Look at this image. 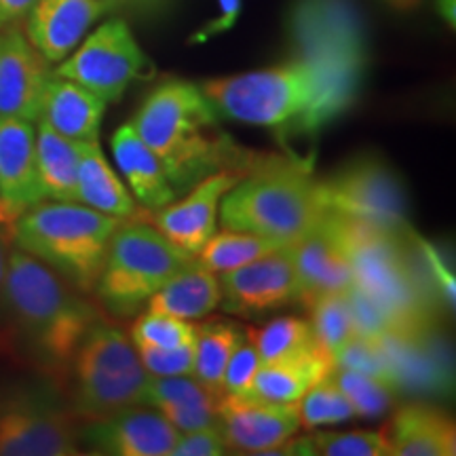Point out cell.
<instances>
[{
	"instance_id": "d6986e66",
	"label": "cell",
	"mask_w": 456,
	"mask_h": 456,
	"mask_svg": "<svg viewBox=\"0 0 456 456\" xmlns=\"http://www.w3.org/2000/svg\"><path fill=\"white\" fill-rule=\"evenodd\" d=\"M108 9V0H37L26 15V37L49 64H60Z\"/></svg>"
},
{
	"instance_id": "836d02e7",
	"label": "cell",
	"mask_w": 456,
	"mask_h": 456,
	"mask_svg": "<svg viewBox=\"0 0 456 456\" xmlns=\"http://www.w3.org/2000/svg\"><path fill=\"white\" fill-rule=\"evenodd\" d=\"M262 362L294 355L317 342L309 322L298 317H277L260 330H248Z\"/></svg>"
},
{
	"instance_id": "484cf974",
	"label": "cell",
	"mask_w": 456,
	"mask_h": 456,
	"mask_svg": "<svg viewBox=\"0 0 456 456\" xmlns=\"http://www.w3.org/2000/svg\"><path fill=\"white\" fill-rule=\"evenodd\" d=\"M222 288L216 273L188 260L146 302V311L178 319H201L220 306Z\"/></svg>"
},
{
	"instance_id": "7bdbcfd3",
	"label": "cell",
	"mask_w": 456,
	"mask_h": 456,
	"mask_svg": "<svg viewBox=\"0 0 456 456\" xmlns=\"http://www.w3.org/2000/svg\"><path fill=\"white\" fill-rule=\"evenodd\" d=\"M37 0H0V30L15 26L17 21L24 20L30 13Z\"/></svg>"
},
{
	"instance_id": "5b68a950",
	"label": "cell",
	"mask_w": 456,
	"mask_h": 456,
	"mask_svg": "<svg viewBox=\"0 0 456 456\" xmlns=\"http://www.w3.org/2000/svg\"><path fill=\"white\" fill-rule=\"evenodd\" d=\"M218 209L222 228L279 245L298 241L328 216L309 165L281 157H256Z\"/></svg>"
},
{
	"instance_id": "2e32d148",
	"label": "cell",
	"mask_w": 456,
	"mask_h": 456,
	"mask_svg": "<svg viewBox=\"0 0 456 456\" xmlns=\"http://www.w3.org/2000/svg\"><path fill=\"white\" fill-rule=\"evenodd\" d=\"M379 342L397 393L431 397L452 393V357L446 342L437 336V328L412 334H385Z\"/></svg>"
},
{
	"instance_id": "30bf717a",
	"label": "cell",
	"mask_w": 456,
	"mask_h": 456,
	"mask_svg": "<svg viewBox=\"0 0 456 456\" xmlns=\"http://www.w3.org/2000/svg\"><path fill=\"white\" fill-rule=\"evenodd\" d=\"M78 446L77 416L53 380L0 391V456H72Z\"/></svg>"
},
{
	"instance_id": "1f68e13d",
	"label": "cell",
	"mask_w": 456,
	"mask_h": 456,
	"mask_svg": "<svg viewBox=\"0 0 456 456\" xmlns=\"http://www.w3.org/2000/svg\"><path fill=\"white\" fill-rule=\"evenodd\" d=\"M296 454L326 456H391L385 431H317L305 440H296Z\"/></svg>"
},
{
	"instance_id": "3957f363",
	"label": "cell",
	"mask_w": 456,
	"mask_h": 456,
	"mask_svg": "<svg viewBox=\"0 0 456 456\" xmlns=\"http://www.w3.org/2000/svg\"><path fill=\"white\" fill-rule=\"evenodd\" d=\"M220 114L199 85L167 81L152 91L131 125L163 165L175 192L188 191L220 169H248L252 152L232 144Z\"/></svg>"
},
{
	"instance_id": "f6af8a7d",
	"label": "cell",
	"mask_w": 456,
	"mask_h": 456,
	"mask_svg": "<svg viewBox=\"0 0 456 456\" xmlns=\"http://www.w3.org/2000/svg\"><path fill=\"white\" fill-rule=\"evenodd\" d=\"M379 3H383L387 9L395 11V13H414L423 7L427 0H379Z\"/></svg>"
},
{
	"instance_id": "f1b7e54d",
	"label": "cell",
	"mask_w": 456,
	"mask_h": 456,
	"mask_svg": "<svg viewBox=\"0 0 456 456\" xmlns=\"http://www.w3.org/2000/svg\"><path fill=\"white\" fill-rule=\"evenodd\" d=\"M245 332L235 323L205 322L195 326V372L192 376L222 397V374L232 351L241 342Z\"/></svg>"
},
{
	"instance_id": "ba28073f",
	"label": "cell",
	"mask_w": 456,
	"mask_h": 456,
	"mask_svg": "<svg viewBox=\"0 0 456 456\" xmlns=\"http://www.w3.org/2000/svg\"><path fill=\"white\" fill-rule=\"evenodd\" d=\"M148 379L127 332L100 319L83 336L68 368L72 412L77 419L102 420L142 406Z\"/></svg>"
},
{
	"instance_id": "ac0fdd59",
	"label": "cell",
	"mask_w": 456,
	"mask_h": 456,
	"mask_svg": "<svg viewBox=\"0 0 456 456\" xmlns=\"http://www.w3.org/2000/svg\"><path fill=\"white\" fill-rule=\"evenodd\" d=\"M49 78V61L20 28L0 34V117L38 121Z\"/></svg>"
},
{
	"instance_id": "b9f144b4",
	"label": "cell",
	"mask_w": 456,
	"mask_h": 456,
	"mask_svg": "<svg viewBox=\"0 0 456 456\" xmlns=\"http://www.w3.org/2000/svg\"><path fill=\"white\" fill-rule=\"evenodd\" d=\"M216 3H218L220 15L216 17L214 21H209L201 32H197L195 37H192L195 43H203L208 41V38L218 37V34L228 32L235 26L239 13H241V0H216Z\"/></svg>"
},
{
	"instance_id": "9a60e30c",
	"label": "cell",
	"mask_w": 456,
	"mask_h": 456,
	"mask_svg": "<svg viewBox=\"0 0 456 456\" xmlns=\"http://www.w3.org/2000/svg\"><path fill=\"white\" fill-rule=\"evenodd\" d=\"M245 169H220L197 182L178 203L148 209L142 216L148 224L188 256H197L216 232V216L222 197L241 180Z\"/></svg>"
},
{
	"instance_id": "e0dca14e",
	"label": "cell",
	"mask_w": 456,
	"mask_h": 456,
	"mask_svg": "<svg viewBox=\"0 0 456 456\" xmlns=\"http://www.w3.org/2000/svg\"><path fill=\"white\" fill-rule=\"evenodd\" d=\"M180 431L159 410L125 408L102 420H89L81 442L94 454L169 456Z\"/></svg>"
},
{
	"instance_id": "277c9868",
	"label": "cell",
	"mask_w": 456,
	"mask_h": 456,
	"mask_svg": "<svg viewBox=\"0 0 456 456\" xmlns=\"http://www.w3.org/2000/svg\"><path fill=\"white\" fill-rule=\"evenodd\" d=\"M288 34L296 60L319 78V129L355 104L368 66L366 21L355 0H296Z\"/></svg>"
},
{
	"instance_id": "603a6c76",
	"label": "cell",
	"mask_w": 456,
	"mask_h": 456,
	"mask_svg": "<svg viewBox=\"0 0 456 456\" xmlns=\"http://www.w3.org/2000/svg\"><path fill=\"white\" fill-rule=\"evenodd\" d=\"M106 102L83 85L55 77L51 72L43 94L38 121L74 142L98 140Z\"/></svg>"
},
{
	"instance_id": "d6a6232c",
	"label": "cell",
	"mask_w": 456,
	"mask_h": 456,
	"mask_svg": "<svg viewBox=\"0 0 456 456\" xmlns=\"http://www.w3.org/2000/svg\"><path fill=\"white\" fill-rule=\"evenodd\" d=\"M332 380L349 399L355 416H362V419H380L389 412L399 395L391 383L379 376L357 372V370L336 368Z\"/></svg>"
},
{
	"instance_id": "8fae6325",
	"label": "cell",
	"mask_w": 456,
	"mask_h": 456,
	"mask_svg": "<svg viewBox=\"0 0 456 456\" xmlns=\"http://www.w3.org/2000/svg\"><path fill=\"white\" fill-rule=\"evenodd\" d=\"M317 191L328 214L380 231H410L406 186L380 157L351 159L326 180L317 182Z\"/></svg>"
},
{
	"instance_id": "bcb514c9",
	"label": "cell",
	"mask_w": 456,
	"mask_h": 456,
	"mask_svg": "<svg viewBox=\"0 0 456 456\" xmlns=\"http://www.w3.org/2000/svg\"><path fill=\"white\" fill-rule=\"evenodd\" d=\"M13 220H15V216L11 214L7 208H4V203H3V201H0V224L11 226V224H13Z\"/></svg>"
},
{
	"instance_id": "83f0119b",
	"label": "cell",
	"mask_w": 456,
	"mask_h": 456,
	"mask_svg": "<svg viewBox=\"0 0 456 456\" xmlns=\"http://www.w3.org/2000/svg\"><path fill=\"white\" fill-rule=\"evenodd\" d=\"M78 161H81L78 142L64 138L47 123L38 121L37 175L43 199L78 203Z\"/></svg>"
},
{
	"instance_id": "44dd1931",
	"label": "cell",
	"mask_w": 456,
	"mask_h": 456,
	"mask_svg": "<svg viewBox=\"0 0 456 456\" xmlns=\"http://www.w3.org/2000/svg\"><path fill=\"white\" fill-rule=\"evenodd\" d=\"M0 201L15 218L45 201L37 175V129L26 118L0 117Z\"/></svg>"
},
{
	"instance_id": "6da1fadb",
	"label": "cell",
	"mask_w": 456,
	"mask_h": 456,
	"mask_svg": "<svg viewBox=\"0 0 456 456\" xmlns=\"http://www.w3.org/2000/svg\"><path fill=\"white\" fill-rule=\"evenodd\" d=\"M70 281L34 256L9 252L3 300L15 345L53 383L64 385L68 368L102 315Z\"/></svg>"
},
{
	"instance_id": "7402d4cb",
	"label": "cell",
	"mask_w": 456,
	"mask_h": 456,
	"mask_svg": "<svg viewBox=\"0 0 456 456\" xmlns=\"http://www.w3.org/2000/svg\"><path fill=\"white\" fill-rule=\"evenodd\" d=\"M336 359L319 342L294 355L262 362L256 370L248 395L266 399V402L292 403L305 395L311 387L332 376Z\"/></svg>"
},
{
	"instance_id": "ee69618b",
	"label": "cell",
	"mask_w": 456,
	"mask_h": 456,
	"mask_svg": "<svg viewBox=\"0 0 456 456\" xmlns=\"http://www.w3.org/2000/svg\"><path fill=\"white\" fill-rule=\"evenodd\" d=\"M11 226L0 224V300H3V285L4 275H7V265H9V239H11Z\"/></svg>"
},
{
	"instance_id": "8d00e7d4",
	"label": "cell",
	"mask_w": 456,
	"mask_h": 456,
	"mask_svg": "<svg viewBox=\"0 0 456 456\" xmlns=\"http://www.w3.org/2000/svg\"><path fill=\"white\" fill-rule=\"evenodd\" d=\"M131 342L146 349H175L195 342V326L186 319L146 311L135 319L131 328Z\"/></svg>"
},
{
	"instance_id": "7c38bea8",
	"label": "cell",
	"mask_w": 456,
	"mask_h": 456,
	"mask_svg": "<svg viewBox=\"0 0 456 456\" xmlns=\"http://www.w3.org/2000/svg\"><path fill=\"white\" fill-rule=\"evenodd\" d=\"M151 60L123 20H108L87 34L78 47L55 68V77L74 81L106 104H114L134 81L146 77Z\"/></svg>"
},
{
	"instance_id": "4dcf8cb0",
	"label": "cell",
	"mask_w": 456,
	"mask_h": 456,
	"mask_svg": "<svg viewBox=\"0 0 456 456\" xmlns=\"http://www.w3.org/2000/svg\"><path fill=\"white\" fill-rule=\"evenodd\" d=\"M309 326L315 334V338L323 349L334 353L340 349L345 342H349L353 336H357L355 322L349 305V294L345 292H330L313 298L309 305Z\"/></svg>"
},
{
	"instance_id": "e575fe53",
	"label": "cell",
	"mask_w": 456,
	"mask_h": 456,
	"mask_svg": "<svg viewBox=\"0 0 456 456\" xmlns=\"http://www.w3.org/2000/svg\"><path fill=\"white\" fill-rule=\"evenodd\" d=\"M296 403H298L300 427H305V429L338 425L355 419V410L345 397V393L338 389V385L334 383L332 376L311 387Z\"/></svg>"
},
{
	"instance_id": "7a4b0ae2",
	"label": "cell",
	"mask_w": 456,
	"mask_h": 456,
	"mask_svg": "<svg viewBox=\"0 0 456 456\" xmlns=\"http://www.w3.org/2000/svg\"><path fill=\"white\" fill-rule=\"evenodd\" d=\"M332 216L353 266V285L383 311L389 334L437 328L442 319L440 283L412 231L391 232Z\"/></svg>"
},
{
	"instance_id": "cb8c5ba5",
	"label": "cell",
	"mask_w": 456,
	"mask_h": 456,
	"mask_svg": "<svg viewBox=\"0 0 456 456\" xmlns=\"http://www.w3.org/2000/svg\"><path fill=\"white\" fill-rule=\"evenodd\" d=\"M391 456H452L456 427L452 416L427 403L399 408L385 427Z\"/></svg>"
},
{
	"instance_id": "7dc6e473",
	"label": "cell",
	"mask_w": 456,
	"mask_h": 456,
	"mask_svg": "<svg viewBox=\"0 0 456 456\" xmlns=\"http://www.w3.org/2000/svg\"><path fill=\"white\" fill-rule=\"evenodd\" d=\"M108 3H110V9H112V7H117L118 3H123V0H108Z\"/></svg>"
},
{
	"instance_id": "d4e9b609",
	"label": "cell",
	"mask_w": 456,
	"mask_h": 456,
	"mask_svg": "<svg viewBox=\"0 0 456 456\" xmlns=\"http://www.w3.org/2000/svg\"><path fill=\"white\" fill-rule=\"evenodd\" d=\"M112 155L127 180L131 195L146 209H159L175 199V191L165 175L155 152L140 138L134 125L125 123L112 135Z\"/></svg>"
},
{
	"instance_id": "4fadbf2b",
	"label": "cell",
	"mask_w": 456,
	"mask_h": 456,
	"mask_svg": "<svg viewBox=\"0 0 456 456\" xmlns=\"http://www.w3.org/2000/svg\"><path fill=\"white\" fill-rule=\"evenodd\" d=\"M220 275V305L232 315L262 317L300 302L302 285L288 245Z\"/></svg>"
},
{
	"instance_id": "8992f818",
	"label": "cell",
	"mask_w": 456,
	"mask_h": 456,
	"mask_svg": "<svg viewBox=\"0 0 456 456\" xmlns=\"http://www.w3.org/2000/svg\"><path fill=\"white\" fill-rule=\"evenodd\" d=\"M121 218L83 203H37L11 224L15 248L51 266L83 294L94 292Z\"/></svg>"
},
{
	"instance_id": "ffe728a7",
	"label": "cell",
	"mask_w": 456,
	"mask_h": 456,
	"mask_svg": "<svg viewBox=\"0 0 456 456\" xmlns=\"http://www.w3.org/2000/svg\"><path fill=\"white\" fill-rule=\"evenodd\" d=\"M288 248L298 273L302 285L300 302L305 306L317 296L345 292L353 285L351 258L330 214L311 232Z\"/></svg>"
},
{
	"instance_id": "60d3db41",
	"label": "cell",
	"mask_w": 456,
	"mask_h": 456,
	"mask_svg": "<svg viewBox=\"0 0 456 456\" xmlns=\"http://www.w3.org/2000/svg\"><path fill=\"white\" fill-rule=\"evenodd\" d=\"M228 446L222 437L218 425L201 427V429L180 433L169 456H222Z\"/></svg>"
},
{
	"instance_id": "f35d334b",
	"label": "cell",
	"mask_w": 456,
	"mask_h": 456,
	"mask_svg": "<svg viewBox=\"0 0 456 456\" xmlns=\"http://www.w3.org/2000/svg\"><path fill=\"white\" fill-rule=\"evenodd\" d=\"M140 362L151 376H192L195 372V342L175 349H146L135 346Z\"/></svg>"
},
{
	"instance_id": "ab89813d",
	"label": "cell",
	"mask_w": 456,
	"mask_h": 456,
	"mask_svg": "<svg viewBox=\"0 0 456 456\" xmlns=\"http://www.w3.org/2000/svg\"><path fill=\"white\" fill-rule=\"evenodd\" d=\"M262 363V359L256 351L252 338L248 332L232 351L231 359H228L224 374H222V393H243L249 389L256 370Z\"/></svg>"
},
{
	"instance_id": "74e56055",
	"label": "cell",
	"mask_w": 456,
	"mask_h": 456,
	"mask_svg": "<svg viewBox=\"0 0 456 456\" xmlns=\"http://www.w3.org/2000/svg\"><path fill=\"white\" fill-rule=\"evenodd\" d=\"M334 359L336 368L357 370V372L379 376V379L391 383L385 351L379 340L366 338V336H353L349 342H345V345L334 353ZM393 389H395V387H393Z\"/></svg>"
},
{
	"instance_id": "52a82bcc",
	"label": "cell",
	"mask_w": 456,
	"mask_h": 456,
	"mask_svg": "<svg viewBox=\"0 0 456 456\" xmlns=\"http://www.w3.org/2000/svg\"><path fill=\"white\" fill-rule=\"evenodd\" d=\"M220 117L292 134L319 131V78L302 60L262 70L209 78L199 85Z\"/></svg>"
},
{
	"instance_id": "5bb4252c",
	"label": "cell",
	"mask_w": 456,
	"mask_h": 456,
	"mask_svg": "<svg viewBox=\"0 0 456 456\" xmlns=\"http://www.w3.org/2000/svg\"><path fill=\"white\" fill-rule=\"evenodd\" d=\"M218 427L228 450L248 454H283V446L300 429L298 403H277L224 393L218 399Z\"/></svg>"
},
{
	"instance_id": "9c48e42d",
	"label": "cell",
	"mask_w": 456,
	"mask_h": 456,
	"mask_svg": "<svg viewBox=\"0 0 456 456\" xmlns=\"http://www.w3.org/2000/svg\"><path fill=\"white\" fill-rule=\"evenodd\" d=\"M192 258L146 220L121 222L108 243L94 294L106 313L127 319L144 309L148 298Z\"/></svg>"
},
{
	"instance_id": "f546056e",
	"label": "cell",
	"mask_w": 456,
	"mask_h": 456,
	"mask_svg": "<svg viewBox=\"0 0 456 456\" xmlns=\"http://www.w3.org/2000/svg\"><path fill=\"white\" fill-rule=\"evenodd\" d=\"M277 248H281V245L266 237L224 228V232H220V235L214 232L212 239L203 245L201 252L195 256V260L203 269L212 273H226L248 265V262L260 258V256L269 254Z\"/></svg>"
},
{
	"instance_id": "d590c367",
	"label": "cell",
	"mask_w": 456,
	"mask_h": 456,
	"mask_svg": "<svg viewBox=\"0 0 456 456\" xmlns=\"http://www.w3.org/2000/svg\"><path fill=\"white\" fill-rule=\"evenodd\" d=\"M218 395L191 376H151L142 403L151 408L165 406H218Z\"/></svg>"
},
{
	"instance_id": "4316f807",
	"label": "cell",
	"mask_w": 456,
	"mask_h": 456,
	"mask_svg": "<svg viewBox=\"0 0 456 456\" xmlns=\"http://www.w3.org/2000/svg\"><path fill=\"white\" fill-rule=\"evenodd\" d=\"M81 161H78V203L98 209L114 218L129 220L138 216L134 197L118 175L114 174L98 140L78 142Z\"/></svg>"
}]
</instances>
